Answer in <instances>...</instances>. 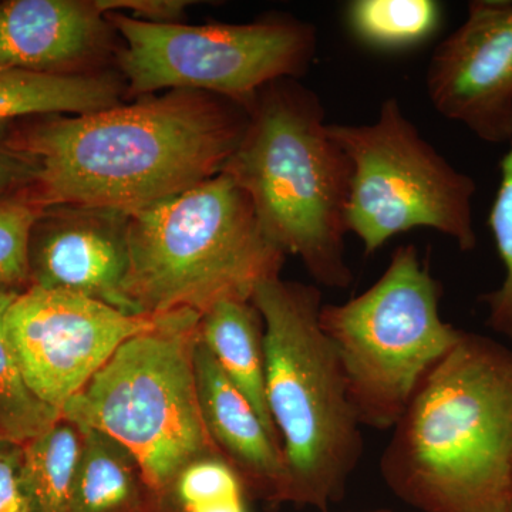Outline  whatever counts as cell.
Returning <instances> with one entry per match:
<instances>
[{
    "label": "cell",
    "instance_id": "cell-1",
    "mask_svg": "<svg viewBox=\"0 0 512 512\" xmlns=\"http://www.w3.org/2000/svg\"><path fill=\"white\" fill-rule=\"evenodd\" d=\"M248 124L244 104L170 90L93 113L16 121L8 140L35 161L23 191L37 207L131 214L222 173Z\"/></svg>",
    "mask_w": 512,
    "mask_h": 512
},
{
    "label": "cell",
    "instance_id": "cell-2",
    "mask_svg": "<svg viewBox=\"0 0 512 512\" xmlns=\"http://www.w3.org/2000/svg\"><path fill=\"white\" fill-rule=\"evenodd\" d=\"M380 473L420 512L510 510L512 350L464 332L393 427Z\"/></svg>",
    "mask_w": 512,
    "mask_h": 512
},
{
    "label": "cell",
    "instance_id": "cell-3",
    "mask_svg": "<svg viewBox=\"0 0 512 512\" xmlns=\"http://www.w3.org/2000/svg\"><path fill=\"white\" fill-rule=\"evenodd\" d=\"M328 127L311 89L296 79L268 84L222 173L247 192L276 247L298 256L318 284L346 289L353 281L345 242L352 163Z\"/></svg>",
    "mask_w": 512,
    "mask_h": 512
},
{
    "label": "cell",
    "instance_id": "cell-4",
    "mask_svg": "<svg viewBox=\"0 0 512 512\" xmlns=\"http://www.w3.org/2000/svg\"><path fill=\"white\" fill-rule=\"evenodd\" d=\"M264 320L265 392L288 471V503L329 512L363 454L362 424L319 322L322 293L281 276L256 288Z\"/></svg>",
    "mask_w": 512,
    "mask_h": 512
},
{
    "label": "cell",
    "instance_id": "cell-5",
    "mask_svg": "<svg viewBox=\"0 0 512 512\" xmlns=\"http://www.w3.org/2000/svg\"><path fill=\"white\" fill-rule=\"evenodd\" d=\"M127 241L124 293L141 315L252 302L286 259L225 173L128 214Z\"/></svg>",
    "mask_w": 512,
    "mask_h": 512
},
{
    "label": "cell",
    "instance_id": "cell-6",
    "mask_svg": "<svg viewBox=\"0 0 512 512\" xmlns=\"http://www.w3.org/2000/svg\"><path fill=\"white\" fill-rule=\"evenodd\" d=\"M200 320L190 309L158 315L153 329L124 342L62 410L77 429L127 447L156 493L188 461L218 453L195 383Z\"/></svg>",
    "mask_w": 512,
    "mask_h": 512
},
{
    "label": "cell",
    "instance_id": "cell-7",
    "mask_svg": "<svg viewBox=\"0 0 512 512\" xmlns=\"http://www.w3.org/2000/svg\"><path fill=\"white\" fill-rule=\"evenodd\" d=\"M441 288L413 244L394 249L382 276L319 322L338 356L357 419L393 430L427 373L463 338L440 315Z\"/></svg>",
    "mask_w": 512,
    "mask_h": 512
},
{
    "label": "cell",
    "instance_id": "cell-8",
    "mask_svg": "<svg viewBox=\"0 0 512 512\" xmlns=\"http://www.w3.org/2000/svg\"><path fill=\"white\" fill-rule=\"evenodd\" d=\"M328 128L352 163L346 221L366 255L416 228L434 229L464 252L477 247L476 183L421 136L397 97L383 101L375 123Z\"/></svg>",
    "mask_w": 512,
    "mask_h": 512
},
{
    "label": "cell",
    "instance_id": "cell-9",
    "mask_svg": "<svg viewBox=\"0 0 512 512\" xmlns=\"http://www.w3.org/2000/svg\"><path fill=\"white\" fill-rule=\"evenodd\" d=\"M107 20L126 42L120 67L133 96L194 90L249 109L268 84L308 72L318 49L315 26L292 16L205 26L144 22L121 13Z\"/></svg>",
    "mask_w": 512,
    "mask_h": 512
},
{
    "label": "cell",
    "instance_id": "cell-10",
    "mask_svg": "<svg viewBox=\"0 0 512 512\" xmlns=\"http://www.w3.org/2000/svg\"><path fill=\"white\" fill-rule=\"evenodd\" d=\"M157 319L28 286L9 306L5 329L29 389L62 413L124 342L153 329Z\"/></svg>",
    "mask_w": 512,
    "mask_h": 512
},
{
    "label": "cell",
    "instance_id": "cell-11",
    "mask_svg": "<svg viewBox=\"0 0 512 512\" xmlns=\"http://www.w3.org/2000/svg\"><path fill=\"white\" fill-rule=\"evenodd\" d=\"M426 89L447 120L488 144L512 140V2L473 0L430 57Z\"/></svg>",
    "mask_w": 512,
    "mask_h": 512
},
{
    "label": "cell",
    "instance_id": "cell-12",
    "mask_svg": "<svg viewBox=\"0 0 512 512\" xmlns=\"http://www.w3.org/2000/svg\"><path fill=\"white\" fill-rule=\"evenodd\" d=\"M128 214L99 208H45L29 239V286L86 296L141 315L124 293Z\"/></svg>",
    "mask_w": 512,
    "mask_h": 512
},
{
    "label": "cell",
    "instance_id": "cell-13",
    "mask_svg": "<svg viewBox=\"0 0 512 512\" xmlns=\"http://www.w3.org/2000/svg\"><path fill=\"white\" fill-rule=\"evenodd\" d=\"M111 25L96 0L0 2V67L89 74L110 47Z\"/></svg>",
    "mask_w": 512,
    "mask_h": 512
},
{
    "label": "cell",
    "instance_id": "cell-14",
    "mask_svg": "<svg viewBox=\"0 0 512 512\" xmlns=\"http://www.w3.org/2000/svg\"><path fill=\"white\" fill-rule=\"evenodd\" d=\"M194 369L202 421L218 453L237 470L252 500L288 503V471L281 444L201 339L194 350Z\"/></svg>",
    "mask_w": 512,
    "mask_h": 512
},
{
    "label": "cell",
    "instance_id": "cell-15",
    "mask_svg": "<svg viewBox=\"0 0 512 512\" xmlns=\"http://www.w3.org/2000/svg\"><path fill=\"white\" fill-rule=\"evenodd\" d=\"M126 86L111 73L47 74L0 67V126L119 106Z\"/></svg>",
    "mask_w": 512,
    "mask_h": 512
},
{
    "label": "cell",
    "instance_id": "cell-16",
    "mask_svg": "<svg viewBox=\"0 0 512 512\" xmlns=\"http://www.w3.org/2000/svg\"><path fill=\"white\" fill-rule=\"evenodd\" d=\"M82 450L72 512H157V493L138 458L106 434L79 429Z\"/></svg>",
    "mask_w": 512,
    "mask_h": 512
},
{
    "label": "cell",
    "instance_id": "cell-17",
    "mask_svg": "<svg viewBox=\"0 0 512 512\" xmlns=\"http://www.w3.org/2000/svg\"><path fill=\"white\" fill-rule=\"evenodd\" d=\"M200 339L281 444L266 403L264 320L254 303L224 301L212 306L201 315Z\"/></svg>",
    "mask_w": 512,
    "mask_h": 512
},
{
    "label": "cell",
    "instance_id": "cell-18",
    "mask_svg": "<svg viewBox=\"0 0 512 512\" xmlns=\"http://www.w3.org/2000/svg\"><path fill=\"white\" fill-rule=\"evenodd\" d=\"M80 450L82 433L63 419L22 444L20 474L32 512H72Z\"/></svg>",
    "mask_w": 512,
    "mask_h": 512
},
{
    "label": "cell",
    "instance_id": "cell-19",
    "mask_svg": "<svg viewBox=\"0 0 512 512\" xmlns=\"http://www.w3.org/2000/svg\"><path fill=\"white\" fill-rule=\"evenodd\" d=\"M346 25L357 42L380 52H403L439 32L443 6L436 0H353Z\"/></svg>",
    "mask_w": 512,
    "mask_h": 512
},
{
    "label": "cell",
    "instance_id": "cell-20",
    "mask_svg": "<svg viewBox=\"0 0 512 512\" xmlns=\"http://www.w3.org/2000/svg\"><path fill=\"white\" fill-rule=\"evenodd\" d=\"M244 480L220 453L181 467L157 493V512H249Z\"/></svg>",
    "mask_w": 512,
    "mask_h": 512
},
{
    "label": "cell",
    "instance_id": "cell-21",
    "mask_svg": "<svg viewBox=\"0 0 512 512\" xmlns=\"http://www.w3.org/2000/svg\"><path fill=\"white\" fill-rule=\"evenodd\" d=\"M19 293L0 289V439L25 444L52 429L62 413L29 389L6 335V312Z\"/></svg>",
    "mask_w": 512,
    "mask_h": 512
},
{
    "label": "cell",
    "instance_id": "cell-22",
    "mask_svg": "<svg viewBox=\"0 0 512 512\" xmlns=\"http://www.w3.org/2000/svg\"><path fill=\"white\" fill-rule=\"evenodd\" d=\"M488 227L503 262L505 276L500 288L485 293L481 302L488 309V326L512 339V140L500 161V185L488 215Z\"/></svg>",
    "mask_w": 512,
    "mask_h": 512
},
{
    "label": "cell",
    "instance_id": "cell-23",
    "mask_svg": "<svg viewBox=\"0 0 512 512\" xmlns=\"http://www.w3.org/2000/svg\"><path fill=\"white\" fill-rule=\"evenodd\" d=\"M42 208L25 191L0 200V289L25 291L29 286V239Z\"/></svg>",
    "mask_w": 512,
    "mask_h": 512
},
{
    "label": "cell",
    "instance_id": "cell-24",
    "mask_svg": "<svg viewBox=\"0 0 512 512\" xmlns=\"http://www.w3.org/2000/svg\"><path fill=\"white\" fill-rule=\"evenodd\" d=\"M20 467L22 444L0 439V512H32Z\"/></svg>",
    "mask_w": 512,
    "mask_h": 512
},
{
    "label": "cell",
    "instance_id": "cell-25",
    "mask_svg": "<svg viewBox=\"0 0 512 512\" xmlns=\"http://www.w3.org/2000/svg\"><path fill=\"white\" fill-rule=\"evenodd\" d=\"M96 3L104 15L127 10L138 20L165 25L181 23L185 10L194 5L191 0H96Z\"/></svg>",
    "mask_w": 512,
    "mask_h": 512
},
{
    "label": "cell",
    "instance_id": "cell-26",
    "mask_svg": "<svg viewBox=\"0 0 512 512\" xmlns=\"http://www.w3.org/2000/svg\"><path fill=\"white\" fill-rule=\"evenodd\" d=\"M8 126H0V200L28 188L36 175L35 161L10 146Z\"/></svg>",
    "mask_w": 512,
    "mask_h": 512
},
{
    "label": "cell",
    "instance_id": "cell-27",
    "mask_svg": "<svg viewBox=\"0 0 512 512\" xmlns=\"http://www.w3.org/2000/svg\"><path fill=\"white\" fill-rule=\"evenodd\" d=\"M350 512V511H345ZM360 512H396L393 510H390V508H373V510H366V511H360Z\"/></svg>",
    "mask_w": 512,
    "mask_h": 512
},
{
    "label": "cell",
    "instance_id": "cell-28",
    "mask_svg": "<svg viewBox=\"0 0 512 512\" xmlns=\"http://www.w3.org/2000/svg\"><path fill=\"white\" fill-rule=\"evenodd\" d=\"M507 512H512V507L510 508V510H508Z\"/></svg>",
    "mask_w": 512,
    "mask_h": 512
}]
</instances>
